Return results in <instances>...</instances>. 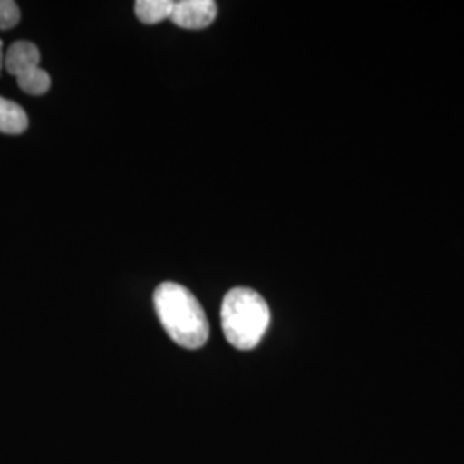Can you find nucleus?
<instances>
[{
	"label": "nucleus",
	"instance_id": "f03ea898",
	"mask_svg": "<svg viewBox=\"0 0 464 464\" xmlns=\"http://www.w3.org/2000/svg\"><path fill=\"white\" fill-rule=\"evenodd\" d=\"M222 331L227 343L239 351L256 348L270 325L266 299L249 287H234L222 301Z\"/></svg>",
	"mask_w": 464,
	"mask_h": 464
},
{
	"label": "nucleus",
	"instance_id": "0eeeda50",
	"mask_svg": "<svg viewBox=\"0 0 464 464\" xmlns=\"http://www.w3.org/2000/svg\"><path fill=\"white\" fill-rule=\"evenodd\" d=\"M21 19V11L16 2L13 0H0V30L14 28Z\"/></svg>",
	"mask_w": 464,
	"mask_h": 464
},
{
	"label": "nucleus",
	"instance_id": "6e6552de",
	"mask_svg": "<svg viewBox=\"0 0 464 464\" xmlns=\"http://www.w3.org/2000/svg\"><path fill=\"white\" fill-rule=\"evenodd\" d=\"M2 66H4V44L0 40V71H2Z\"/></svg>",
	"mask_w": 464,
	"mask_h": 464
},
{
	"label": "nucleus",
	"instance_id": "f257e3e1",
	"mask_svg": "<svg viewBox=\"0 0 464 464\" xmlns=\"http://www.w3.org/2000/svg\"><path fill=\"white\" fill-rule=\"evenodd\" d=\"M155 312L169 337L181 348L199 349L208 341L210 325L195 295L178 282H164L153 295Z\"/></svg>",
	"mask_w": 464,
	"mask_h": 464
},
{
	"label": "nucleus",
	"instance_id": "20e7f679",
	"mask_svg": "<svg viewBox=\"0 0 464 464\" xmlns=\"http://www.w3.org/2000/svg\"><path fill=\"white\" fill-rule=\"evenodd\" d=\"M217 17V4L214 0H183L176 2L172 23L184 30H203L210 26Z\"/></svg>",
	"mask_w": 464,
	"mask_h": 464
},
{
	"label": "nucleus",
	"instance_id": "423d86ee",
	"mask_svg": "<svg viewBox=\"0 0 464 464\" xmlns=\"http://www.w3.org/2000/svg\"><path fill=\"white\" fill-rule=\"evenodd\" d=\"M174 7L176 2L172 0H138L134 4V13L143 24H157L170 19Z\"/></svg>",
	"mask_w": 464,
	"mask_h": 464
},
{
	"label": "nucleus",
	"instance_id": "7ed1b4c3",
	"mask_svg": "<svg viewBox=\"0 0 464 464\" xmlns=\"http://www.w3.org/2000/svg\"><path fill=\"white\" fill-rule=\"evenodd\" d=\"M4 66L16 78L17 86L28 95H45L50 90V76L40 67V52L26 40L14 42L4 57Z\"/></svg>",
	"mask_w": 464,
	"mask_h": 464
},
{
	"label": "nucleus",
	"instance_id": "39448f33",
	"mask_svg": "<svg viewBox=\"0 0 464 464\" xmlns=\"http://www.w3.org/2000/svg\"><path fill=\"white\" fill-rule=\"evenodd\" d=\"M28 130V116L24 109L13 100L0 97V133L21 134Z\"/></svg>",
	"mask_w": 464,
	"mask_h": 464
}]
</instances>
